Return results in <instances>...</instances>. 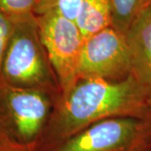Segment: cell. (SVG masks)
Returning <instances> with one entry per match:
<instances>
[{
    "instance_id": "cell-1",
    "label": "cell",
    "mask_w": 151,
    "mask_h": 151,
    "mask_svg": "<svg viewBox=\"0 0 151 151\" xmlns=\"http://www.w3.org/2000/svg\"><path fill=\"white\" fill-rule=\"evenodd\" d=\"M117 117L151 118V97L130 73L121 80L80 79L59 97L31 151H50L88 126Z\"/></svg>"
},
{
    "instance_id": "cell-2",
    "label": "cell",
    "mask_w": 151,
    "mask_h": 151,
    "mask_svg": "<svg viewBox=\"0 0 151 151\" xmlns=\"http://www.w3.org/2000/svg\"><path fill=\"white\" fill-rule=\"evenodd\" d=\"M14 27L1 66V79L11 86L40 89L60 96L41 42L35 14L14 18Z\"/></svg>"
},
{
    "instance_id": "cell-3",
    "label": "cell",
    "mask_w": 151,
    "mask_h": 151,
    "mask_svg": "<svg viewBox=\"0 0 151 151\" xmlns=\"http://www.w3.org/2000/svg\"><path fill=\"white\" fill-rule=\"evenodd\" d=\"M54 108L50 92L11 86L0 79V139L31 150Z\"/></svg>"
},
{
    "instance_id": "cell-4",
    "label": "cell",
    "mask_w": 151,
    "mask_h": 151,
    "mask_svg": "<svg viewBox=\"0 0 151 151\" xmlns=\"http://www.w3.org/2000/svg\"><path fill=\"white\" fill-rule=\"evenodd\" d=\"M151 147V118L117 117L88 126L50 151H144Z\"/></svg>"
},
{
    "instance_id": "cell-5",
    "label": "cell",
    "mask_w": 151,
    "mask_h": 151,
    "mask_svg": "<svg viewBox=\"0 0 151 151\" xmlns=\"http://www.w3.org/2000/svg\"><path fill=\"white\" fill-rule=\"evenodd\" d=\"M41 42L60 90L66 95L78 81L85 39L76 23L53 12L35 15Z\"/></svg>"
},
{
    "instance_id": "cell-6",
    "label": "cell",
    "mask_w": 151,
    "mask_h": 151,
    "mask_svg": "<svg viewBox=\"0 0 151 151\" xmlns=\"http://www.w3.org/2000/svg\"><path fill=\"white\" fill-rule=\"evenodd\" d=\"M131 73L126 35L113 26L86 38L78 67V80H121Z\"/></svg>"
},
{
    "instance_id": "cell-7",
    "label": "cell",
    "mask_w": 151,
    "mask_h": 151,
    "mask_svg": "<svg viewBox=\"0 0 151 151\" xmlns=\"http://www.w3.org/2000/svg\"><path fill=\"white\" fill-rule=\"evenodd\" d=\"M126 37L131 55V74L151 97V0L135 17Z\"/></svg>"
},
{
    "instance_id": "cell-8",
    "label": "cell",
    "mask_w": 151,
    "mask_h": 151,
    "mask_svg": "<svg viewBox=\"0 0 151 151\" xmlns=\"http://www.w3.org/2000/svg\"><path fill=\"white\" fill-rule=\"evenodd\" d=\"M76 23L85 40L113 26L111 0H82Z\"/></svg>"
},
{
    "instance_id": "cell-9",
    "label": "cell",
    "mask_w": 151,
    "mask_h": 151,
    "mask_svg": "<svg viewBox=\"0 0 151 151\" xmlns=\"http://www.w3.org/2000/svg\"><path fill=\"white\" fill-rule=\"evenodd\" d=\"M150 0H111L113 27L126 35L132 22Z\"/></svg>"
},
{
    "instance_id": "cell-10",
    "label": "cell",
    "mask_w": 151,
    "mask_h": 151,
    "mask_svg": "<svg viewBox=\"0 0 151 151\" xmlns=\"http://www.w3.org/2000/svg\"><path fill=\"white\" fill-rule=\"evenodd\" d=\"M82 0H37L35 15L53 12L72 21L76 20Z\"/></svg>"
},
{
    "instance_id": "cell-11",
    "label": "cell",
    "mask_w": 151,
    "mask_h": 151,
    "mask_svg": "<svg viewBox=\"0 0 151 151\" xmlns=\"http://www.w3.org/2000/svg\"><path fill=\"white\" fill-rule=\"evenodd\" d=\"M37 0H0V13L12 18L35 14Z\"/></svg>"
},
{
    "instance_id": "cell-12",
    "label": "cell",
    "mask_w": 151,
    "mask_h": 151,
    "mask_svg": "<svg viewBox=\"0 0 151 151\" xmlns=\"http://www.w3.org/2000/svg\"><path fill=\"white\" fill-rule=\"evenodd\" d=\"M14 27V18L0 13V79H1V66L5 54L6 49L9 42L13 29Z\"/></svg>"
},
{
    "instance_id": "cell-13",
    "label": "cell",
    "mask_w": 151,
    "mask_h": 151,
    "mask_svg": "<svg viewBox=\"0 0 151 151\" xmlns=\"http://www.w3.org/2000/svg\"><path fill=\"white\" fill-rule=\"evenodd\" d=\"M0 151H31L28 148L18 145L9 141L0 139Z\"/></svg>"
},
{
    "instance_id": "cell-14",
    "label": "cell",
    "mask_w": 151,
    "mask_h": 151,
    "mask_svg": "<svg viewBox=\"0 0 151 151\" xmlns=\"http://www.w3.org/2000/svg\"><path fill=\"white\" fill-rule=\"evenodd\" d=\"M144 151H151V147H150V148H148V149H146V150H145Z\"/></svg>"
}]
</instances>
